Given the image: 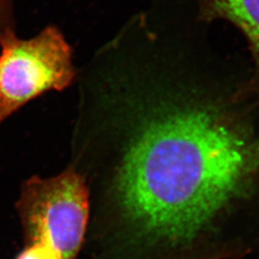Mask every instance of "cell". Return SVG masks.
<instances>
[{
    "mask_svg": "<svg viewBox=\"0 0 259 259\" xmlns=\"http://www.w3.org/2000/svg\"><path fill=\"white\" fill-rule=\"evenodd\" d=\"M122 124L118 151L73 150L111 160L70 166L88 186L91 213H112L141 235L190 238L259 170L258 142L212 110L176 107Z\"/></svg>",
    "mask_w": 259,
    "mask_h": 259,
    "instance_id": "obj_1",
    "label": "cell"
},
{
    "mask_svg": "<svg viewBox=\"0 0 259 259\" xmlns=\"http://www.w3.org/2000/svg\"><path fill=\"white\" fill-rule=\"evenodd\" d=\"M76 76L72 49L59 28L49 25L30 38L10 28L0 37V124L38 96L64 91Z\"/></svg>",
    "mask_w": 259,
    "mask_h": 259,
    "instance_id": "obj_2",
    "label": "cell"
},
{
    "mask_svg": "<svg viewBox=\"0 0 259 259\" xmlns=\"http://www.w3.org/2000/svg\"><path fill=\"white\" fill-rule=\"evenodd\" d=\"M197 19L210 23L223 19L247 38L259 68V0H196Z\"/></svg>",
    "mask_w": 259,
    "mask_h": 259,
    "instance_id": "obj_4",
    "label": "cell"
},
{
    "mask_svg": "<svg viewBox=\"0 0 259 259\" xmlns=\"http://www.w3.org/2000/svg\"><path fill=\"white\" fill-rule=\"evenodd\" d=\"M17 210L32 242H41L62 259H74L91 217L90 192L73 167L50 177H31L20 188Z\"/></svg>",
    "mask_w": 259,
    "mask_h": 259,
    "instance_id": "obj_3",
    "label": "cell"
},
{
    "mask_svg": "<svg viewBox=\"0 0 259 259\" xmlns=\"http://www.w3.org/2000/svg\"><path fill=\"white\" fill-rule=\"evenodd\" d=\"M14 0H0V37L10 28L14 21Z\"/></svg>",
    "mask_w": 259,
    "mask_h": 259,
    "instance_id": "obj_6",
    "label": "cell"
},
{
    "mask_svg": "<svg viewBox=\"0 0 259 259\" xmlns=\"http://www.w3.org/2000/svg\"><path fill=\"white\" fill-rule=\"evenodd\" d=\"M18 259H62L59 253L41 242H32V244L23 250Z\"/></svg>",
    "mask_w": 259,
    "mask_h": 259,
    "instance_id": "obj_5",
    "label": "cell"
}]
</instances>
